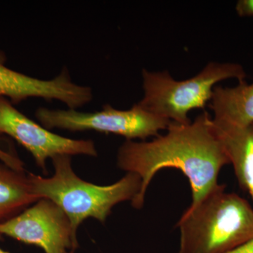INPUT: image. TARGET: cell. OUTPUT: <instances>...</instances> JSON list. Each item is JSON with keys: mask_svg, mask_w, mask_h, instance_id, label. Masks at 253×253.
<instances>
[{"mask_svg": "<svg viewBox=\"0 0 253 253\" xmlns=\"http://www.w3.org/2000/svg\"><path fill=\"white\" fill-rule=\"evenodd\" d=\"M210 108L219 128H243L253 123V83L239 82L234 87L214 86Z\"/></svg>", "mask_w": 253, "mask_h": 253, "instance_id": "9", "label": "cell"}, {"mask_svg": "<svg viewBox=\"0 0 253 253\" xmlns=\"http://www.w3.org/2000/svg\"><path fill=\"white\" fill-rule=\"evenodd\" d=\"M0 161L14 169H21L23 163L9 141L0 136Z\"/></svg>", "mask_w": 253, "mask_h": 253, "instance_id": "12", "label": "cell"}, {"mask_svg": "<svg viewBox=\"0 0 253 253\" xmlns=\"http://www.w3.org/2000/svg\"><path fill=\"white\" fill-rule=\"evenodd\" d=\"M144 96L138 104L149 112L179 124H189V111L205 110L211 101L215 84L229 78L245 81L246 73L238 63H208L194 77L186 81L173 79L168 71L143 70Z\"/></svg>", "mask_w": 253, "mask_h": 253, "instance_id": "4", "label": "cell"}, {"mask_svg": "<svg viewBox=\"0 0 253 253\" xmlns=\"http://www.w3.org/2000/svg\"><path fill=\"white\" fill-rule=\"evenodd\" d=\"M51 161L54 173L51 177L28 173L32 193L37 199H49L62 210L76 238L83 221L94 218L104 224L116 205L132 201L140 192L141 179L135 173L127 172L111 185H96L75 173L71 156L60 155Z\"/></svg>", "mask_w": 253, "mask_h": 253, "instance_id": "2", "label": "cell"}, {"mask_svg": "<svg viewBox=\"0 0 253 253\" xmlns=\"http://www.w3.org/2000/svg\"><path fill=\"white\" fill-rule=\"evenodd\" d=\"M168 132L151 141L126 140L118 151V168L140 176V192L131 206L141 209L155 174L164 168L179 169L189 179L196 204L218 185L221 168L230 164L220 136L207 111L189 124L171 121Z\"/></svg>", "mask_w": 253, "mask_h": 253, "instance_id": "1", "label": "cell"}, {"mask_svg": "<svg viewBox=\"0 0 253 253\" xmlns=\"http://www.w3.org/2000/svg\"><path fill=\"white\" fill-rule=\"evenodd\" d=\"M236 11L241 17L253 16V0H239L236 4Z\"/></svg>", "mask_w": 253, "mask_h": 253, "instance_id": "13", "label": "cell"}, {"mask_svg": "<svg viewBox=\"0 0 253 253\" xmlns=\"http://www.w3.org/2000/svg\"><path fill=\"white\" fill-rule=\"evenodd\" d=\"M32 193L26 171H18L0 161V225L38 201Z\"/></svg>", "mask_w": 253, "mask_h": 253, "instance_id": "11", "label": "cell"}, {"mask_svg": "<svg viewBox=\"0 0 253 253\" xmlns=\"http://www.w3.org/2000/svg\"><path fill=\"white\" fill-rule=\"evenodd\" d=\"M214 126L234 168L240 186L249 193L253 201V123L243 128Z\"/></svg>", "mask_w": 253, "mask_h": 253, "instance_id": "10", "label": "cell"}, {"mask_svg": "<svg viewBox=\"0 0 253 253\" xmlns=\"http://www.w3.org/2000/svg\"><path fill=\"white\" fill-rule=\"evenodd\" d=\"M179 253H225L253 239V208L218 184L182 214Z\"/></svg>", "mask_w": 253, "mask_h": 253, "instance_id": "3", "label": "cell"}, {"mask_svg": "<svg viewBox=\"0 0 253 253\" xmlns=\"http://www.w3.org/2000/svg\"><path fill=\"white\" fill-rule=\"evenodd\" d=\"M6 55L0 50V96L18 104L31 97L58 100L73 107L80 96V87L71 81L66 68L51 80H41L23 74L6 66Z\"/></svg>", "mask_w": 253, "mask_h": 253, "instance_id": "8", "label": "cell"}, {"mask_svg": "<svg viewBox=\"0 0 253 253\" xmlns=\"http://www.w3.org/2000/svg\"><path fill=\"white\" fill-rule=\"evenodd\" d=\"M225 253H253V239Z\"/></svg>", "mask_w": 253, "mask_h": 253, "instance_id": "14", "label": "cell"}, {"mask_svg": "<svg viewBox=\"0 0 253 253\" xmlns=\"http://www.w3.org/2000/svg\"><path fill=\"white\" fill-rule=\"evenodd\" d=\"M15 139L29 151L38 168L47 174L46 161L60 155L97 156L94 141L73 139L51 132L20 112L14 105L0 96V136Z\"/></svg>", "mask_w": 253, "mask_h": 253, "instance_id": "6", "label": "cell"}, {"mask_svg": "<svg viewBox=\"0 0 253 253\" xmlns=\"http://www.w3.org/2000/svg\"><path fill=\"white\" fill-rule=\"evenodd\" d=\"M0 234L38 246L45 253H75L78 238L62 210L49 199L38 200L0 225Z\"/></svg>", "mask_w": 253, "mask_h": 253, "instance_id": "7", "label": "cell"}, {"mask_svg": "<svg viewBox=\"0 0 253 253\" xmlns=\"http://www.w3.org/2000/svg\"><path fill=\"white\" fill-rule=\"evenodd\" d=\"M36 117L41 126L49 130H94L124 136L126 140L157 137L159 131L167 129L171 122L149 112L139 104L133 105L128 110H118L106 104L101 111L94 113L42 107L37 110Z\"/></svg>", "mask_w": 253, "mask_h": 253, "instance_id": "5", "label": "cell"}, {"mask_svg": "<svg viewBox=\"0 0 253 253\" xmlns=\"http://www.w3.org/2000/svg\"><path fill=\"white\" fill-rule=\"evenodd\" d=\"M2 239V236L0 234V241ZM0 253H10L9 252H7V251H5L4 250L1 249V248H0Z\"/></svg>", "mask_w": 253, "mask_h": 253, "instance_id": "15", "label": "cell"}]
</instances>
